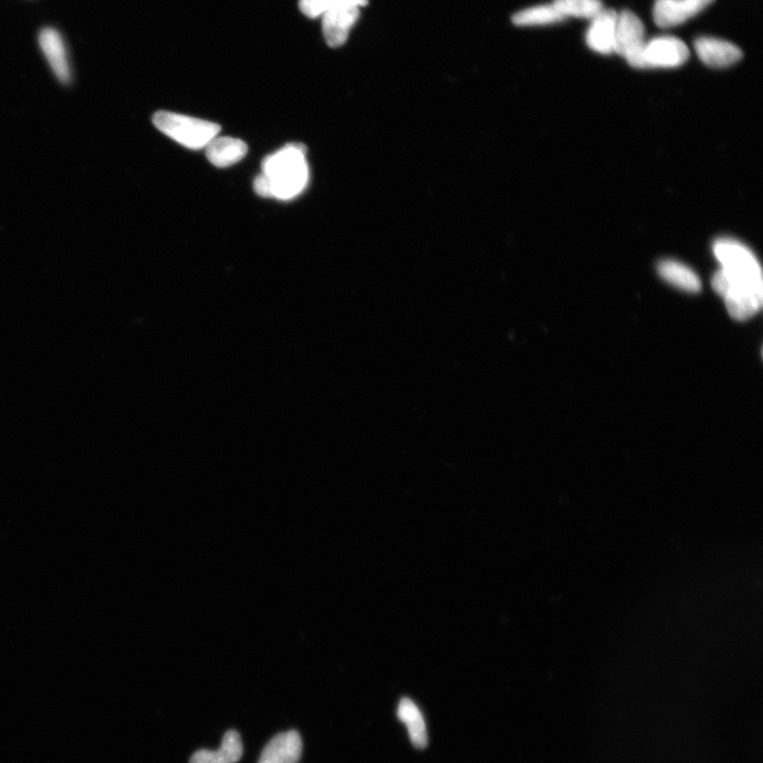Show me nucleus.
<instances>
[{
  "label": "nucleus",
  "instance_id": "obj_1",
  "mask_svg": "<svg viewBox=\"0 0 763 763\" xmlns=\"http://www.w3.org/2000/svg\"><path fill=\"white\" fill-rule=\"evenodd\" d=\"M714 252L722 269L714 275L713 288L735 321H748L763 305L760 264L747 246L735 240H718Z\"/></svg>",
  "mask_w": 763,
  "mask_h": 763
},
{
  "label": "nucleus",
  "instance_id": "obj_2",
  "mask_svg": "<svg viewBox=\"0 0 763 763\" xmlns=\"http://www.w3.org/2000/svg\"><path fill=\"white\" fill-rule=\"evenodd\" d=\"M262 174L269 181L271 198L288 201L305 190L309 181L306 147L291 144L266 157Z\"/></svg>",
  "mask_w": 763,
  "mask_h": 763
},
{
  "label": "nucleus",
  "instance_id": "obj_3",
  "mask_svg": "<svg viewBox=\"0 0 763 763\" xmlns=\"http://www.w3.org/2000/svg\"><path fill=\"white\" fill-rule=\"evenodd\" d=\"M153 123L159 131L191 150L206 148L221 131L217 123L165 111L157 112Z\"/></svg>",
  "mask_w": 763,
  "mask_h": 763
},
{
  "label": "nucleus",
  "instance_id": "obj_4",
  "mask_svg": "<svg viewBox=\"0 0 763 763\" xmlns=\"http://www.w3.org/2000/svg\"><path fill=\"white\" fill-rule=\"evenodd\" d=\"M646 29L640 17L625 10L618 13L614 52L623 57L634 68L647 69L644 49Z\"/></svg>",
  "mask_w": 763,
  "mask_h": 763
},
{
  "label": "nucleus",
  "instance_id": "obj_5",
  "mask_svg": "<svg viewBox=\"0 0 763 763\" xmlns=\"http://www.w3.org/2000/svg\"><path fill=\"white\" fill-rule=\"evenodd\" d=\"M690 52L686 44L670 35L656 37L646 42L644 58L647 68H676L689 59Z\"/></svg>",
  "mask_w": 763,
  "mask_h": 763
},
{
  "label": "nucleus",
  "instance_id": "obj_6",
  "mask_svg": "<svg viewBox=\"0 0 763 763\" xmlns=\"http://www.w3.org/2000/svg\"><path fill=\"white\" fill-rule=\"evenodd\" d=\"M714 2L715 0H656L653 7L654 22L663 29L682 25Z\"/></svg>",
  "mask_w": 763,
  "mask_h": 763
},
{
  "label": "nucleus",
  "instance_id": "obj_7",
  "mask_svg": "<svg viewBox=\"0 0 763 763\" xmlns=\"http://www.w3.org/2000/svg\"><path fill=\"white\" fill-rule=\"evenodd\" d=\"M359 7H344L325 13L323 17V34L327 45L331 48L343 46L350 30L360 19Z\"/></svg>",
  "mask_w": 763,
  "mask_h": 763
},
{
  "label": "nucleus",
  "instance_id": "obj_8",
  "mask_svg": "<svg viewBox=\"0 0 763 763\" xmlns=\"http://www.w3.org/2000/svg\"><path fill=\"white\" fill-rule=\"evenodd\" d=\"M695 49L700 60L713 68L729 67L739 62L742 50L731 42L702 37L695 41Z\"/></svg>",
  "mask_w": 763,
  "mask_h": 763
},
{
  "label": "nucleus",
  "instance_id": "obj_9",
  "mask_svg": "<svg viewBox=\"0 0 763 763\" xmlns=\"http://www.w3.org/2000/svg\"><path fill=\"white\" fill-rule=\"evenodd\" d=\"M617 16L615 10L603 9L591 20L585 42L593 51L601 55H611L614 52Z\"/></svg>",
  "mask_w": 763,
  "mask_h": 763
},
{
  "label": "nucleus",
  "instance_id": "obj_10",
  "mask_svg": "<svg viewBox=\"0 0 763 763\" xmlns=\"http://www.w3.org/2000/svg\"><path fill=\"white\" fill-rule=\"evenodd\" d=\"M40 45L53 74L63 84L72 80V72L67 58V52L60 33L53 28H45L40 33Z\"/></svg>",
  "mask_w": 763,
  "mask_h": 763
},
{
  "label": "nucleus",
  "instance_id": "obj_11",
  "mask_svg": "<svg viewBox=\"0 0 763 763\" xmlns=\"http://www.w3.org/2000/svg\"><path fill=\"white\" fill-rule=\"evenodd\" d=\"M303 755V740L298 732L275 736L263 749L259 763H298Z\"/></svg>",
  "mask_w": 763,
  "mask_h": 763
},
{
  "label": "nucleus",
  "instance_id": "obj_12",
  "mask_svg": "<svg viewBox=\"0 0 763 763\" xmlns=\"http://www.w3.org/2000/svg\"><path fill=\"white\" fill-rule=\"evenodd\" d=\"M205 149L208 161L218 168H227L239 163L247 153L244 141L233 137L217 136Z\"/></svg>",
  "mask_w": 763,
  "mask_h": 763
},
{
  "label": "nucleus",
  "instance_id": "obj_13",
  "mask_svg": "<svg viewBox=\"0 0 763 763\" xmlns=\"http://www.w3.org/2000/svg\"><path fill=\"white\" fill-rule=\"evenodd\" d=\"M243 756V743L237 731L225 733L218 751L201 750L194 753L190 763H237Z\"/></svg>",
  "mask_w": 763,
  "mask_h": 763
},
{
  "label": "nucleus",
  "instance_id": "obj_14",
  "mask_svg": "<svg viewBox=\"0 0 763 763\" xmlns=\"http://www.w3.org/2000/svg\"><path fill=\"white\" fill-rule=\"evenodd\" d=\"M397 715L399 720L407 726L414 747L420 750L427 748L429 744L427 725L418 706L411 699L404 698L399 703Z\"/></svg>",
  "mask_w": 763,
  "mask_h": 763
},
{
  "label": "nucleus",
  "instance_id": "obj_15",
  "mask_svg": "<svg viewBox=\"0 0 763 763\" xmlns=\"http://www.w3.org/2000/svg\"><path fill=\"white\" fill-rule=\"evenodd\" d=\"M659 273L670 285L689 293L701 291V281L698 275L688 266L673 260H665L659 264Z\"/></svg>",
  "mask_w": 763,
  "mask_h": 763
},
{
  "label": "nucleus",
  "instance_id": "obj_16",
  "mask_svg": "<svg viewBox=\"0 0 763 763\" xmlns=\"http://www.w3.org/2000/svg\"><path fill=\"white\" fill-rule=\"evenodd\" d=\"M565 19L553 4L528 8L512 16V23L519 27L544 26L563 22Z\"/></svg>",
  "mask_w": 763,
  "mask_h": 763
},
{
  "label": "nucleus",
  "instance_id": "obj_17",
  "mask_svg": "<svg viewBox=\"0 0 763 763\" xmlns=\"http://www.w3.org/2000/svg\"><path fill=\"white\" fill-rule=\"evenodd\" d=\"M553 5L565 20L567 17H577L591 21L605 9L601 0H554Z\"/></svg>",
  "mask_w": 763,
  "mask_h": 763
},
{
  "label": "nucleus",
  "instance_id": "obj_18",
  "mask_svg": "<svg viewBox=\"0 0 763 763\" xmlns=\"http://www.w3.org/2000/svg\"><path fill=\"white\" fill-rule=\"evenodd\" d=\"M368 0H299V9L310 19H317L325 13L344 7H365Z\"/></svg>",
  "mask_w": 763,
  "mask_h": 763
}]
</instances>
